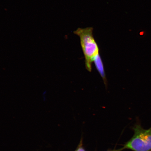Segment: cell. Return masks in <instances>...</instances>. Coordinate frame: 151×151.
<instances>
[{
  "instance_id": "obj_2",
  "label": "cell",
  "mask_w": 151,
  "mask_h": 151,
  "mask_svg": "<svg viewBox=\"0 0 151 151\" xmlns=\"http://www.w3.org/2000/svg\"><path fill=\"white\" fill-rule=\"evenodd\" d=\"M133 129V137L124 145V149L133 151H151V127L145 129L137 122Z\"/></svg>"
},
{
  "instance_id": "obj_4",
  "label": "cell",
  "mask_w": 151,
  "mask_h": 151,
  "mask_svg": "<svg viewBox=\"0 0 151 151\" xmlns=\"http://www.w3.org/2000/svg\"><path fill=\"white\" fill-rule=\"evenodd\" d=\"M75 151H86L82 146H79Z\"/></svg>"
},
{
  "instance_id": "obj_1",
  "label": "cell",
  "mask_w": 151,
  "mask_h": 151,
  "mask_svg": "<svg viewBox=\"0 0 151 151\" xmlns=\"http://www.w3.org/2000/svg\"><path fill=\"white\" fill-rule=\"evenodd\" d=\"M92 27L78 28L73 33L80 37V43L84 54L86 68L90 72L94 58L99 54V48L93 35Z\"/></svg>"
},
{
  "instance_id": "obj_6",
  "label": "cell",
  "mask_w": 151,
  "mask_h": 151,
  "mask_svg": "<svg viewBox=\"0 0 151 151\" xmlns=\"http://www.w3.org/2000/svg\"><path fill=\"white\" fill-rule=\"evenodd\" d=\"M143 32H141V33H140V35H143Z\"/></svg>"
},
{
  "instance_id": "obj_5",
  "label": "cell",
  "mask_w": 151,
  "mask_h": 151,
  "mask_svg": "<svg viewBox=\"0 0 151 151\" xmlns=\"http://www.w3.org/2000/svg\"><path fill=\"white\" fill-rule=\"evenodd\" d=\"M123 150H124L123 148L119 149V150H114L108 151H122Z\"/></svg>"
},
{
  "instance_id": "obj_3",
  "label": "cell",
  "mask_w": 151,
  "mask_h": 151,
  "mask_svg": "<svg viewBox=\"0 0 151 151\" xmlns=\"http://www.w3.org/2000/svg\"><path fill=\"white\" fill-rule=\"evenodd\" d=\"M93 62L95 63V65L98 71L101 75L102 78L103 79L105 84H106V79L104 69V67L102 61L101 59V56L99 54L96 56L94 58Z\"/></svg>"
}]
</instances>
